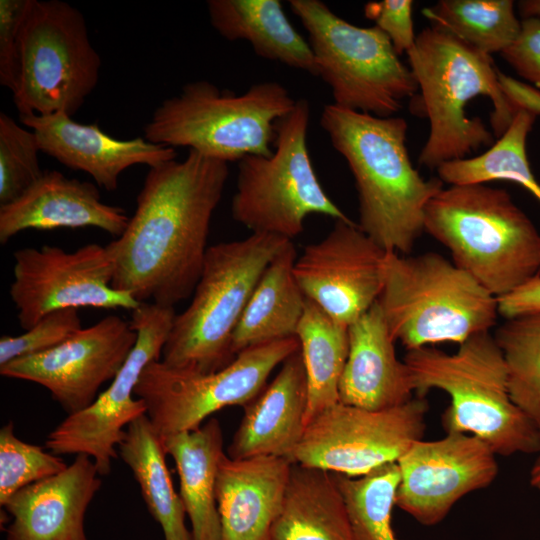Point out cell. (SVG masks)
I'll use <instances>...</instances> for the list:
<instances>
[{"label":"cell","mask_w":540,"mask_h":540,"mask_svg":"<svg viewBox=\"0 0 540 540\" xmlns=\"http://www.w3.org/2000/svg\"><path fill=\"white\" fill-rule=\"evenodd\" d=\"M228 176L227 162L194 150L149 168L124 233L106 245L115 264L112 287L165 307L192 295Z\"/></svg>","instance_id":"1"},{"label":"cell","mask_w":540,"mask_h":540,"mask_svg":"<svg viewBox=\"0 0 540 540\" xmlns=\"http://www.w3.org/2000/svg\"><path fill=\"white\" fill-rule=\"evenodd\" d=\"M406 54L420 91L410 109L430 125L418 158L426 168L491 147L521 109L503 91L491 56L447 31L425 28Z\"/></svg>","instance_id":"2"},{"label":"cell","mask_w":540,"mask_h":540,"mask_svg":"<svg viewBox=\"0 0 540 540\" xmlns=\"http://www.w3.org/2000/svg\"><path fill=\"white\" fill-rule=\"evenodd\" d=\"M320 125L346 160L359 202V228L387 252L409 254L424 232L428 202L444 187L414 168L402 117H379L328 104Z\"/></svg>","instance_id":"3"},{"label":"cell","mask_w":540,"mask_h":540,"mask_svg":"<svg viewBox=\"0 0 540 540\" xmlns=\"http://www.w3.org/2000/svg\"><path fill=\"white\" fill-rule=\"evenodd\" d=\"M424 232L497 299L540 274V232L504 189L443 188L426 205Z\"/></svg>","instance_id":"4"},{"label":"cell","mask_w":540,"mask_h":540,"mask_svg":"<svg viewBox=\"0 0 540 540\" xmlns=\"http://www.w3.org/2000/svg\"><path fill=\"white\" fill-rule=\"evenodd\" d=\"M403 361L419 397L431 389L449 395L446 433L476 436L500 456L540 452V434L511 399L507 364L489 332L471 336L453 354L425 346L407 351Z\"/></svg>","instance_id":"5"},{"label":"cell","mask_w":540,"mask_h":540,"mask_svg":"<svg viewBox=\"0 0 540 540\" xmlns=\"http://www.w3.org/2000/svg\"><path fill=\"white\" fill-rule=\"evenodd\" d=\"M291 241L252 233L209 246L187 308L176 314L161 361L173 368L214 373L236 357L232 337L266 267Z\"/></svg>","instance_id":"6"},{"label":"cell","mask_w":540,"mask_h":540,"mask_svg":"<svg viewBox=\"0 0 540 540\" xmlns=\"http://www.w3.org/2000/svg\"><path fill=\"white\" fill-rule=\"evenodd\" d=\"M378 304L395 339L407 351L489 332L498 300L471 275L436 252H388Z\"/></svg>","instance_id":"7"},{"label":"cell","mask_w":540,"mask_h":540,"mask_svg":"<svg viewBox=\"0 0 540 540\" xmlns=\"http://www.w3.org/2000/svg\"><path fill=\"white\" fill-rule=\"evenodd\" d=\"M296 101L274 81L252 84L242 94L194 81L161 102L145 126L144 138L227 163L248 155L270 156L276 125L292 112Z\"/></svg>","instance_id":"8"},{"label":"cell","mask_w":540,"mask_h":540,"mask_svg":"<svg viewBox=\"0 0 540 540\" xmlns=\"http://www.w3.org/2000/svg\"><path fill=\"white\" fill-rule=\"evenodd\" d=\"M309 38L318 76L334 105L391 117L418 91L414 76L389 38L375 25L359 27L319 0H290Z\"/></svg>","instance_id":"9"},{"label":"cell","mask_w":540,"mask_h":540,"mask_svg":"<svg viewBox=\"0 0 540 540\" xmlns=\"http://www.w3.org/2000/svg\"><path fill=\"white\" fill-rule=\"evenodd\" d=\"M310 105L298 99L276 125V149L270 156L248 155L239 161L234 220L252 233L291 240L304 229L307 216L320 214L352 221L320 184L307 147Z\"/></svg>","instance_id":"10"},{"label":"cell","mask_w":540,"mask_h":540,"mask_svg":"<svg viewBox=\"0 0 540 540\" xmlns=\"http://www.w3.org/2000/svg\"><path fill=\"white\" fill-rule=\"evenodd\" d=\"M100 69L101 57L90 42L84 15L61 0H31L13 93L19 116H73L95 89Z\"/></svg>","instance_id":"11"},{"label":"cell","mask_w":540,"mask_h":540,"mask_svg":"<svg viewBox=\"0 0 540 540\" xmlns=\"http://www.w3.org/2000/svg\"><path fill=\"white\" fill-rule=\"evenodd\" d=\"M299 349L297 337L256 345L208 374L152 361L134 394L145 402L146 415L160 438L189 432L218 410L250 404L267 386L272 371Z\"/></svg>","instance_id":"12"},{"label":"cell","mask_w":540,"mask_h":540,"mask_svg":"<svg viewBox=\"0 0 540 540\" xmlns=\"http://www.w3.org/2000/svg\"><path fill=\"white\" fill-rule=\"evenodd\" d=\"M174 307L152 302L141 303L131 313V327L137 341L109 387L87 408L67 415L48 435L45 446L51 453L87 455L93 459L100 476L108 475L117 448L130 423L146 415L145 402L134 394L145 367L160 360L171 331Z\"/></svg>","instance_id":"13"},{"label":"cell","mask_w":540,"mask_h":540,"mask_svg":"<svg viewBox=\"0 0 540 540\" xmlns=\"http://www.w3.org/2000/svg\"><path fill=\"white\" fill-rule=\"evenodd\" d=\"M424 397L370 410L341 402L318 414L305 428L293 463L350 477L394 463L425 432Z\"/></svg>","instance_id":"14"},{"label":"cell","mask_w":540,"mask_h":540,"mask_svg":"<svg viewBox=\"0 0 540 540\" xmlns=\"http://www.w3.org/2000/svg\"><path fill=\"white\" fill-rule=\"evenodd\" d=\"M14 280L9 294L22 329L65 308L134 310L141 303L112 287L114 260L106 246L90 243L74 251L43 245L13 254Z\"/></svg>","instance_id":"15"},{"label":"cell","mask_w":540,"mask_h":540,"mask_svg":"<svg viewBox=\"0 0 540 540\" xmlns=\"http://www.w3.org/2000/svg\"><path fill=\"white\" fill-rule=\"evenodd\" d=\"M136 341L130 322L109 315L53 349L0 366V374L45 387L71 415L95 401L100 387L114 379Z\"/></svg>","instance_id":"16"},{"label":"cell","mask_w":540,"mask_h":540,"mask_svg":"<svg viewBox=\"0 0 540 540\" xmlns=\"http://www.w3.org/2000/svg\"><path fill=\"white\" fill-rule=\"evenodd\" d=\"M496 456L470 434L417 440L397 461L395 506L424 526L437 525L461 498L494 482L499 472Z\"/></svg>","instance_id":"17"},{"label":"cell","mask_w":540,"mask_h":540,"mask_svg":"<svg viewBox=\"0 0 540 540\" xmlns=\"http://www.w3.org/2000/svg\"><path fill=\"white\" fill-rule=\"evenodd\" d=\"M387 253L355 222L336 220L326 237L304 248L294 275L307 299L349 327L379 299Z\"/></svg>","instance_id":"18"},{"label":"cell","mask_w":540,"mask_h":540,"mask_svg":"<svg viewBox=\"0 0 540 540\" xmlns=\"http://www.w3.org/2000/svg\"><path fill=\"white\" fill-rule=\"evenodd\" d=\"M20 122L36 135L41 152L64 166L89 174L99 187L118 188L127 168L142 164L149 168L176 160L175 148L145 138L117 139L96 123L76 122L65 112L19 116Z\"/></svg>","instance_id":"19"},{"label":"cell","mask_w":540,"mask_h":540,"mask_svg":"<svg viewBox=\"0 0 540 540\" xmlns=\"http://www.w3.org/2000/svg\"><path fill=\"white\" fill-rule=\"evenodd\" d=\"M98 476L93 459L79 454L64 471L20 489L2 506L12 518L6 540H88L85 514Z\"/></svg>","instance_id":"20"},{"label":"cell","mask_w":540,"mask_h":540,"mask_svg":"<svg viewBox=\"0 0 540 540\" xmlns=\"http://www.w3.org/2000/svg\"><path fill=\"white\" fill-rule=\"evenodd\" d=\"M125 211L101 201L97 186L46 170L18 199L0 206V243L28 230L96 227L116 238L129 222Z\"/></svg>","instance_id":"21"},{"label":"cell","mask_w":540,"mask_h":540,"mask_svg":"<svg viewBox=\"0 0 540 540\" xmlns=\"http://www.w3.org/2000/svg\"><path fill=\"white\" fill-rule=\"evenodd\" d=\"M293 462L276 456L219 461L215 494L220 540H271Z\"/></svg>","instance_id":"22"},{"label":"cell","mask_w":540,"mask_h":540,"mask_svg":"<svg viewBox=\"0 0 540 540\" xmlns=\"http://www.w3.org/2000/svg\"><path fill=\"white\" fill-rule=\"evenodd\" d=\"M308 405L306 371L300 349L246 407L227 449L233 459L276 456L292 461L305 432Z\"/></svg>","instance_id":"23"},{"label":"cell","mask_w":540,"mask_h":540,"mask_svg":"<svg viewBox=\"0 0 540 540\" xmlns=\"http://www.w3.org/2000/svg\"><path fill=\"white\" fill-rule=\"evenodd\" d=\"M348 339V357L339 383L341 403L379 410L413 398L410 370L396 356L395 339L378 302L349 325Z\"/></svg>","instance_id":"24"},{"label":"cell","mask_w":540,"mask_h":540,"mask_svg":"<svg viewBox=\"0 0 540 540\" xmlns=\"http://www.w3.org/2000/svg\"><path fill=\"white\" fill-rule=\"evenodd\" d=\"M212 27L229 41L245 40L267 60L318 76L314 55L279 0H209Z\"/></svg>","instance_id":"25"},{"label":"cell","mask_w":540,"mask_h":540,"mask_svg":"<svg viewBox=\"0 0 540 540\" xmlns=\"http://www.w3.org/2000/svg\"><path fill=\"white\" fill-rule=\"evenodd\" d=\"M164 451L176 465L180 497L191 522L192 540H220L221 525L215 483L225 453L218 419L198 429L161 438Z\"/></svg>","instance_id":"26"},{"label":"cell","mask_w":540,"mask_h":540,"mask_svg":"<svg viewBox=\"0 0 540 540\" xmlns=\"http://www.w3.org/2000/svg\"><path fill=\"white\" fill-rule=\"evenodd\" d=\"M271 540H356L333 472L292 464Z\"/></svg>","instance_id":"27"},{"label":"cell","mask_w":540,"mask_h":540,"mask_svg":"<svg viewBox=\"0 0 540 540\" xmlns=\"http://www.w3.org/2000/svg\"><path fill=\"white\" fill-rule=\"evenodd\" d=\"M297 259L289 241L261 275L232 337V352L297 337L306 297L294 275Z\"/></svg>","instance_id":"28"},{"label":"cell","mask_w":540,"mask_h":540,"mask_svg":"<svg viewBox=\"0 0 540 540\" xmlns=\"http://www.w3.org/2000/svg\"><path fill=\"white\" fill-rule=\"evenodd\" d=\"M119 455L139 484L148 511L165 540H192L185 524L186 510L175 491L160 436L147 415L130 423L118 446Z\"/></svg>","instance_id":"29"},{"label":"cell","mask_w":540,"mask_h":540,"mask_svg":"<svg viewBox=\"0 0 540 540\" xmlns=\"http://www.w3.org/2000/svg\"><path fill=\"white\" fill-rule=\"evenodd\" d=\"M296 336L307 377V426L322 411L340 402L339 383L349 351L348 327L306 298Z\"/></svg>","instance_id":"30"},{"label":"cell","mask_w":540,"mask_h":540,"mask_svg":"<svg viewBox=\"0 0 540 540\" xmlns=\"http://www.w3.org/2000/svg\"><path fill=\"white\" fill-rule=\"evenodd\" d=\"M537 116L521 108L508 129L487 151L442 164L436 169L438 178L450 185L512 181L522 185L540 202V184L526 153L527 136Z\"/></svg>","instance_id":"31"},{"label":"cell","mask_w":540,"mask_h":540,"mask_svg":"<svg viewBox=\"0 0 540 540\" xmlns=\"http://www.w3.org/2000/svg\"><path fill=\"white\" fill-rule=\"evenodd\" d=\"M422 13L432 26L490 56L508 48L521 29L511 0H441Z\"/></svg>","instance_id":"32"},{"label":"cell","mask_w":540,"mask_h":540,"mask_svg":"<svg viewBox=\"0 0 540 540\" xmlns=\"http://www.w3.org/2000/svg\"><path fill=\"white\" fill-rule=\"evenodd\" d=\"M493 336L507 364L511 399L540 434V312L506 319Z\"/></svg>","instance_id":"33"},{"label":"cell","mask_w":540,"mask_h":540,"mask_svg":"<svg viewBox=\"0 0 540 540\" xmlns=\"http://www.w3.org/2000/svg\"><path fill=\"white\" fill-rule=\"evenodd\" d=\"M356 540H398L392 511L400 482L397 462L350 477L334 473Z\"/></svg>","instance_id":"34"},{"label":"cell","mask_w":540,"mask_h":540,"mask_svg":"<svg viewBox=\"0 0 540 540\" xmlns=\"http://www.w3.org/2000/svg\"><path fill=\"white\" fill-rule=\"evenodd\" d=\"M35 133L0 113V206L18 199L43 174Z\"/></svg>","instance_id":"35"},{"label":"cell","mask_w":540,"mask_h":540,"mask_svg":"<svg viewBox=\"0 0 540 540\" xmlns=\"http://www.w3.org/2000/svg\"><path fill=\"white\" fill-rule=\"evenodd\" d=\"M67 466L61 456L19 439L13 422H8L0 429V505L20 489L52 477Z\"/></svg>","instance_id":"36"},{"label":"cell","mask_w":540,"mask_h":540,"mask_svg":"<svg viewBox=\"0 0 540 540\" xmlns=\"http://www.w3.org/2000/svg\"><path fill=\"white\" fill-rule=\"evenodd\" d=\"M79 309L53 311L19 336L0 339V366L20 357L53 349L82 329Z\"/></svg>","instance_id":"37"},{"label":"cell","mask_w":540,"mask_h":540,"mask_svg":"<svg viewBox=\"0 0 540 540\" xmlns=\"http://www.w3.org/2000/svg\"><path fill=\"white\" fill-rule=\"evenodd\" d=\"M31 0H0V84L12 94L20 74L23 23Z\"/></svg>","instance_id":"38"},{"label":"cell","mask_w":540,"mask_h":540,"mask_svg":"<svg viewBox=\"0 0 540 540\" xmlns=\"http://www.w3.org/2000/svg\"><path fill=\"white\" fill-rule=\"evenodd\" d=\"M412 8L411 0L371 1L364 6L365 17L374 21L399 55L415 44Z\"/></svg>","instance_id":"39"},{"label":"cell","mask_w":540,"mask_h":540,"mask_svg":"<svg viewBox=\"0 0 540 540\" xmlns=\"http://www.w3.org/2000/svg\"><path fill=\"white\" fill-rule=\"evenodd\" d=\"M501 55L519 76L540 91V19H522L518 37Z\"/></svg>","instance_id":"40"},{"label":"cell","mask_w":540,"mask_h":540,"mask_svg":"<svg viewBox=\"0 0 540 540\" xmlns=\"http://www.w3.org/2000/svg\"><path fill=\"white\" fill-rule=\"evenodd\" d=\"M497 300L499 315L505 319L540 312V274Z\"/></svg>","instance_id":"41"},{"label":"cell","mask_w":540,"mask_h":540,"mask_svg":"<svg viewBox=\"0 0 540 540\" xmlns=\"http://www.w3.org/2000/svg\"><path fill=\"white\" fill-rule=\"evenodd\" d=\"M499 80L505 94L519 108L540 115V91L501 72H499Z\"/></svg>","instance_id":"42"},{"label":"cell","mask_w":540,"mask_h":540,"mask_svg":"<svg viewBox=\"0 0 540 540\" xmlns=\"http://www.w3.org/2000/svg\"><path fill=\"white\" fill-rule=\"evenodd\" d=\"M518 7L523 19H540V0H523L518 3Z\"/></svg>","instance_id":"43"},{"label":"cell","mask_w":540,"mask_h":540,"mask_svg":"<svg viewBox=\"0 0 540 540\" xmlns=\"http://www.w3.org/2000/svg\"><path fill=\"white\" fill-rule=\"evenodd\" d=\"M529 482L534 489L540 492V452L530 469Z\"/></svg>","instance_id":"44"}]
</instances>
